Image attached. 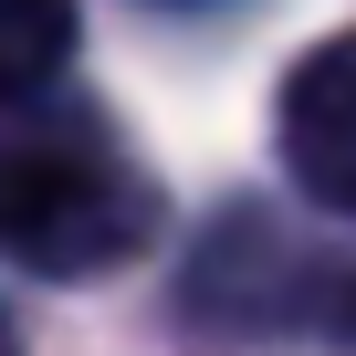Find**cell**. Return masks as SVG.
<instances>
[{
  "label": "cell",
  "instance_id": "cell-1",
  "mask_svg": "<svg viewBox=\"0 0 356 356\" xmlns=\"http://www.w3.org/2000/svg\"><path fill=\"white\" fill-rule=\"evenodd\" d=\"M157 220V189L147 168L105 136V115H32L0 136V252H11L22 273H105L147 241Z\"/></svg>",
  "mask_w": 356,
  "mask_h": 356
},
{
  "label": "cell",
  "instance_id": "cell-3",
  "mask_svg": "<svg viewBox=\"0 0 356 356\" xmlns=\"http://www.w3.org/2000/svg\"><path fill=\"white\" fill-rule=\"evenodd\" d=\"M74 63V0H0V115L42 105Z\"/></svg>",
  "mask_w": 356,
  "mask_h": 356
},
{
  "label": "cell",
  "instance_id": "cell-4",
  "mask_svg": "<svg viewBox=\"0 0 356 356\" xmlns=\"http://www.w3.org/2000/svg\"><path fill=\"white\" fill-rule=\"evenodd\" d=\"M0 356H22V346H11V325H0Z\"/></svg>",
  "mask_w": 356,
  "mask_h": 356
},
{
  "label": "cell",
  "instance_id": "cell-2",
  "mask_svg": "<svg viewBox=\"0 0 356 356\" xmlns=\"http://www.w3.org/2000/svg\"><path fill=\"white\" fill-rule=\"evenodd\" d=\"M283 168L325 210H356V32L293 63V84H283Z\"/></svg>",
  "mask_w": 356,
  "mask_h": 356
}]
</instances>
